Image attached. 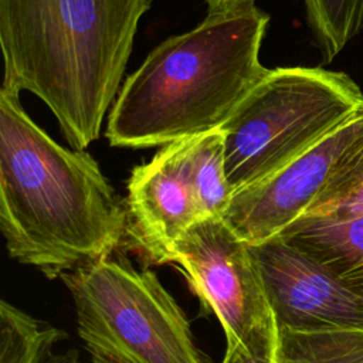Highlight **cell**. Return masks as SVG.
Segmentation results:
<instances>
[{
	"mask_svg": "<svg viewBox=\"0 0 363 363\" xmlns=\"http://www.w3.org/2000/svg\"><path fill=\"white\" fill-rule=\"evenodd\" d=\"M0 88V228L9 255L61 278L113 254L126 206L85 150L57 143Z\"/></svg>",
	"mask_w": 363,
	"mask_h": 363,
	"instance_id": "1",
	"label": "cell"
},
{
	"mask_svg": "<svg viewBox=\"0 0 363 363\" xmlns=\"http://www.w3.org/2000/svg\"><path fill=\"white\" fill-rule=\"evenodd\" d=\"M153 0H0L1 85L40 98L85 150L121 89Z\"/></svg>",
	"mask_w": 363,
	"mask_h": 363,
	"instance_id": "2",
	"label": "cell"
},
{
	"mask_svg": "<svg viewBox=\"0 0 363 363\" xmlns=\"http://www.w3.org/2000/svg\"><path fill=\"white\" fill-rule=\"evenodd\" d=\"M269 14L254 4L207 13L156 45L125 78L108 115L112 146L145 149L218 129L268 71Z\"/></svg>",
	"mask_w": 363,
	"mask_h": 363,
	"instance_id": "3",
	"label": "cell"
},
{
	"mask_svg": "<svg viewBox=\"0 0 363 363\" xmlns=\"http://www.w3.org/2000/svg\"><path fill=\"white\" fill-rule=\"evenodd\" d=\"M363 112V92L345 72L277 67L220 126L233 194L269 176Z\"/></svg>",
	"mask_w": 363,
	"mask_h": 363,
	"instance_id": "4",
	"label": "cell"
},
{
	"mask_svg": "<svg viewBox=\"0 0 363 363\" xmlns=\"http://www.w3.org/2000/svg\"><path fill=\"white\" fill-rule=\"evenodd\" d=\"M61 279L94 363H204L184 311L152 269L111 254Z\"/></svg>",
	"mask_w": 363,
	"mask_h": 363,
	"instance_id": "5",
	"label": "cell"
},
{
	"mask_svg": "<svg viewBox=\"0 0 363 363\" xmlns=\"http://www.w3.org/2000/svg\"><path fill=\"white\" fill-rule=\"evenodd\" d=\"M170 262L182 267L216 313L227 345L240 346L257 359H272L277 323L248 242L223 218L207 217L177 240Z\"/></svg>",
	"mask_w": 363,
	"mask_h": 363,
	"instance_id": "6",
	"label": "cell"
},
{
	"mask_svg": "<svg viewBox=\"0 0 363 363\" xmlns=\"http://www.w3.org/2000/svg\"><path fill=\"white\" fill-rule=\"evenodd\" d=\"M362 140L363 112L269 176L235 191L223 220L250 245L281 234L313 206L340 163Z\"/></svg>",
	"mask_w": 363,
	"mask_h": 363,
	"instance_id": "7",
	"label": "cell"
},
{
	"mask_svg": "<svg viewBox=\"0 0 363 363\" xmlns=\"http://www.w3.org/2000/svg\"><path fill=\"white\" fill-rule=\"evenodd\" d=\"M250 248L277 326L363 329V296L318 258L278 235Z\"/></svg>",
	"mask_w": 363,
	"mask_h": 363,
	"instance_id": "8",
	"label": "cell"
},
{
	"mask_svg": "<svg viewBox=\"0 0 363 363\" xmlns=\"http://www.w3.org/2000/svg\"><path fill=\"white\" fill-rule=\"evenodd\" d=\"M191 139L160 146L128 180V234L153 264L170 262L177 240L203 220L191 177Z\"/></svg>",
	"mask_w": 363,
	"mask_h": 363,
	"instance_id": "9",
	"label": "cell"
},
{
	"mask_svg": "<svg viewBox=\"0 0 363 363\" xmlns=\"http://www.w3.org/2000/svg\"><path fill=\"white\" fill-rule=\"evenodd\" d=\"M278 237L318 258L363 296V218L301 217Z\"/></svg>",
	"mask_w": 363,
	"mask_h": 363,
	"instance_id": "10",
	"label": "cell"
},
{
	"mask_svg": "<svg viewBox=\"0 0 363 363\" xmlns=\"http://www.w3.org/2000/svg\"><path fill=\"white\" fill-rule=\"evenodd\" d=\"M271 363H363V329L277 326Z\"/></svg>",
	"mask_w": 363,
	"mask_h": 363,
	"instance_id": "11",
	"label": "cell"
},
{
	"mask_svg": "<svg viewBox=\"0 0 363 363\" xmlns=\"http://www.w3.org/2000/svg\"><path fill=\"white\" fill-rule=\"evenodd\" d=\"M67 333L7 301L0 302V363H47Z\"/></svg>",
	"mask_w": 363,
	"mask_h": 363,
	"instance_id": "12",
	"label": "cell"
},
{
	"mask_svg": "<svg viewBox=\"0 0 363 363\" xmlns=\"http://www.w3.org/2000/svg\"><path fill=\"white\" fill-rule=\"evenodd\" d=\"M191 177L203 220L223 218L230 206L233 189L227 180L224 136L220 128L193 136Z\"/></svg>",
	"mask_w": 363,
	"mask_h": 363,
	"instance_id": "13",
	"label": "cell"
},
{
	"mask_svg": "<svg viewBox=\"0 0 363 363\" xmlns=\"http://www.w3.org/2000/svg\"><path fill=\"white\" fill-rule=\"evenodd\" d=\"M325 62H332L363 30V0H302Z\"/></svg>",
	"mask_w": 363,
	"mask_h": 363,
	"instance_id": "14",
	"label": "cell"
},
{
	"mask_svg": "<svg viewBox=\"0 0 363 363\" xmlns=\"http://www.w3.org/2000/svg\"><path fill=\"white\" fill-rule=\"evenodd\" d=\"M363 218V140L345 157L323 193L302 217Z\"/></svg>",
	"mask_w": 363,
	"mask_h": 363,
	"instance_id": "15",
	"label": "cell"
},
{
	"mask_svg": "<svg viewBox=\"0 0 363 363\" xmlns=\"http://www.w3.org/2000/svg\"><path fill=\"white\" fill-rule=\"evenodd\" d=\"M221 363H271V360H262L252 357L244 349L234 345H227L225 354Z\"/></svg>",
	"mask_w": 363,
	"mask_h": 363,
	"instance_id": "16",
	"label": "cell"
},
{
	"mask_svg": "<svg viewBox=\"0 0 363 363\" xmlns=\"http://www.w3.org/2000/svg\"><path fill=\"white\" fill-rule=\"evenodd\" d=\"M207 4V13H216L223 10L235 9L245 4H254V0H204Z\"/></svg>",
	"mask_w": 363,
	"mask_h": 363,
	"instance_id": "17",
	"label": "cell"
},
{
	"mask_svg": "<svg viewBox=\"0 0 363 363\" xmlns=\"http://www.w3.org/2000/svg\"><path fill=\"white\" fill-rule=\"evenodd\" d=\"M47 363H94V362H86V360H82L78 354V352L75 349H71V350H67L61 354H52Z\"/></svg>",
	"mask_w": 363,
	"mask_h": 363,
	"instance_id": "18",
	"label": "cell"
}]
</instances>
